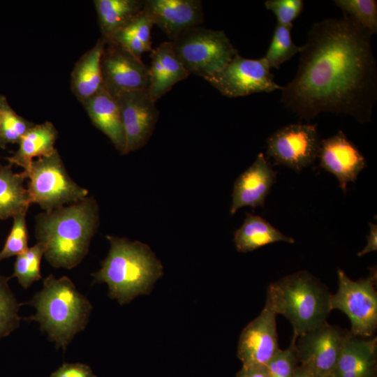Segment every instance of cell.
<instances>
[{"label": "cell", "instance_id": "cell-1", "mask_svg": "<svg viewBox=\"0 0 377 377\" xmlns=\"http://www.w3.org/2000/svg\"><path fill=\"white\" fill-rule=\"evenodd\" d=\"M373 35L344 14L313 24L296 75L281 89V103L307 120L332 112L371 121L377 100Z\"/></svg>", "mask_w": 377, "mask_h": 377}, {"label": "cell", "instance_id": "cell-2", "mask_svg": "<svg viewBox=\"0 0 377 377\" xmlns=\"http://www.w3.org/2000/svg\"><path fill=\"white\" fill-rule=\"evenodd\" d=\"M35 236L45 246L44 257L55 268L71 269L87 256L100 221L92 196L35 217Z\"/></svg>", "mask_w": 377, "mask_h": 377}, {"label": "cell", "instance_id": "cell-3", "mask_svg": "<svg viewBox=\"0 0 377 377\" xmlns=\"http://www.w3.org/2000/svg\"><path fill=\"white\" fill-rule=\"evenodd\" d=\"M106 237L109 252L101 267L91 274L93 283H105L109 297L120 304L148 294L163 274L160 260L144 243L111 235Z\"/></svg>", "mask_w": 377, "mask_h": 377}, {"label": "cell", "instance_id": "cell-4", "mask_svg": "<svg viewBox=\"0 0 377 377\" xmlns=\"http://www.w3.org/2000/svg\"><path fill=\"white\" fill-rule=\"evenodd\" d=\"M24 304L34 306L36 313L23 319L38 323L41 332L57 348L63 350L85 329L92 309L89 300L69 277L54 274L44 279L42 289Z\"/></svg>", "mask_w": 377, "mask_h": 377}, {"label": "cell", "instance_id": "cell-5", "mask_svg": "<svg viewBox=\"0 0 377 377\" xmlns=\"http://www.w3.org/2000/svg\"><path fill=\"white\" fill-rule=\"evenodd\" d=\"M327 287L308 271H299L272 283L265 305L291 323L299 337L327 322L332 311Z\"/></svg>", "mask_w": 377, "mask_h": 377}, {"label": "cell", "instance_id": "cell-6", "mask_svg": "<svg viewBox=\"0 0 377 377\" xmlns=\"http://www.w3.org/2000/svg\"><path fill=\"white\" fill-rule=\"evenodd\" d=\"M189 73L206 79L221 71L239 53L222 30L197 26L171 41Z\"/></svg>", "mask_w": 377, "mask_h": 377}, {"label": "cell", "instance_id": "cell-7", "mask_svg": "<svg viewBox=\"0 0 377 377\" xmlns=\"http://www.w3.org/2000/svg\"><path fill=\"white\" fill-rule=\"evenodd\" d=\"M26 175L31 204L36 203L44 211L76 202L89 193L68 174L57 149L50 156L34 160Z\"/></svg>", "mask_w": 377, "mask_h": 377}, {"label": "cell", "instance_id": "cell-8", "mask_svg": "<svg viewBox=\"0 0 377 377\" xmlns=\"http://www.w3.org/2000/svg\"><path fill=\"white\" fill-rule=\"evenodd\" d=\"M369 270L366 278L353 281L338 268V290L330 297L332 311H343L350 321V332L363 338L371 337L377 328L376 267Z\"/></svg>", "mask_w": 377, "mask_h": 377}, {"label": "cell", "instance_id": "cell-9", "mask_svg": "<svg viewBox=\"0 0 377 377\" xmlns=\"http://www.w3.org/2000/svg\"><path fill=\"white\" fill-rule=\"evenodd\" d=\"M270 69L263 57L247 59L237 53L221 71L205 80L230 98L281 90Z\"/></svg>", "mask_w": 377, "mask_h": 377}, {"label": "cell", "instance_id": "cell-10", "mask_svg": "<svg viewBox=\"0 0 377 377\" xmlns=\"http://www.w3.org/2000/svg\"><path fill=\"white\" fill-rule=\"evenodd\" d=\"M320 142L316 124H291L267 138L266 153L276 165L300 172L318 158Z\"/></svg>", "mask_w": 377, "mask_h": 377}, {"label": "cell", "instance_id": "cell-11", "mask_svg": "<svg viewBox=\"0 0 377 377\" xmlns=\"http://www.w3.org/2000/svg\"><path fill=\"white\" fill-rule=\"evenodd\" d=\"M349 330L327 322L297 337L299 364L317 377H332Z\"/></svg>", "mask_w": 377, "mask_h": 377}, {"label": "cell", "instance_id": "cell-12", "mask_svg": "<svg viewBox=\"0 0 377 377\" xmlns=\"http://www.w3.org/2000/svg\"><path fill=\"white\" fill-rule=\"evenodd\" d=\"M120 110L127 154L146 145L156 127L159 111L146 90L122 91L114 96Z\"/></svg>", "mask_w": 377, "mask_h": 377}, {"label": "cell", "instance_id": "cell-13", "mask_svg": "<svg viewBox=\"0 0 377 377\" xmlns=\"http://www.w3.org/2000/svg\"><path fill=\"white\" fill-rule=\"evenodd\" d=\"M101 71L103 87L114 96L122 91H148L149 67L114 43L106 42Z\"/></svg>", "mask_w": 377, "mask_h": 377}, {"label": "cell", "instance_id": "cell-14", "mask_svg": "<svg viewBox=\"0 0 377 377\" xmlns=\"http://www.w3.org/2000/svg\"><path fill=\"white\" fill-rule=\"evenodd\" d=\"M276 317L265 305L260 313L244 328L237 347L242 367L266 366L280 350Z\"/></svg>", "mask_w": 377, "mask_h": 377}, {"label": "cell", "instance_id": "cell-15", "mask_svg": "<svg viewBox=\"0 0 377 377\" xmlns=\"http://www.w3.org/2000/svg\"><path fill=\"white\" fill-rule=\"evenodd\" d=\"M318 158L320 167L337 177L344 193L367 166L364 156L342 131L321 139Z\"/></svg>", "mask_w": 377, "mask_h": 377}, {"label": "cell", "instance_id": "cell-16", "mask_svg": "<svg viewBox=\"0 0 377 377\" xmlns=\"http://www.w3.org/2000/svg\"><path fill=\"white\" fill-rule=\"evenodd\" d=\"M145 10L170 39L175 40L182 33L203 22L201 1L147 0Z\"/></svg>", "mask_w": 377, "mask_h": 377}, {"label": "cell", "instance_id": "cell-17", "mask_svg": "<svg viewBox=\"0 0 377 377\" xmlns=\"http://www.w3.org/2000/svg\"><path fill=\"white\" fill-rule=\"evenodd\" d=\"M276 180V173L264 154L259 153L252 165L235 181L230 214H235L243 207H263Z\"/></svg>", "mask_w": 377, "mask_h": 377}, {"label": "cell", "instance_id": "cell-18", "mask_svg": "<svg viewBox=\"0 0 377 377\" xmlns=\"http://www.w3.org/2000/svg\"><path fill=\"white\" fill-rule=\"evenodd\" d=\"M332 377H377V337L349 330Z\"/></svg>", "mask_w": 377, "mask_h": 377}, {"label": "cell", "instance_id": "cell-19", "mask_svg": "<svg viewBox=\"0 0 377 377\" xmlns=\"http://www.w3.org/2000/svg\"><path fill=\"white\" fill-rule=\"evenodd\" d=\"M150 53L148 92L156 101L190 74L176 54L171 41L161 43Z\"/></svg>", "mask_w": 377, "mask_h": 377}, {"label": "cell", "instance_id": "cell-20", "mask_svg": "<svg viewBox=\"0 0 377 377\" xmlns=\"http://www.w3.org/2000/svg\"><path fill=\"white\" fill-rule=\"evenodd\" d=\"M93 124L124 154L125 135L116 98L103 87L82 103Z\"/></svg>", "mask_w": 377, "mask_h": 377}, {"label": "cell", "instance_id": "cell-21", "mask_svg": "<svg viewBox=\"0 0 377 377\" xmlns=\"http://www.w3.org/2000/svg\"><path fill=\"white\" fill-rule=\"evenodd\" d=\"M106 41L100 38L75 63L71 75V89L82 103L103 87L101 57Z\"/></svg>", "mask_w": 377, "mask_h": 377}, {"label": "cell", "instance_id": "cell-22", "mask_svg": "<svg viewBox=\"0 0 377 377\" xmlns=\"http://www.w3.org/2000/svg\"><path fill=\"white\" fill-rule=\"evenodd\" d=\"M57 137L58 131L52 122L34 124L19 142L17 150L6 159L11 165L22 168L27 174L34 158L50 156L57 150Z\"/></svg>", "mask_w": 377, "mask_h": 377}, {"label": "cell", "instance_id": "cell-23", "mask_svg": "<svg viewBox=\"0 0 377 377\" xmlns=\"http://www.w3.org/2000/svg\"><path fill=\"white\" fill-rule=\"evenodd\" d=\"M26 173L15 172L12 165L0 166V220L27 214L30 205V196L24 181Z\"/></svg>", "mask_w": 377, "mask_h": 377}, {"label": "cell", "instance_id": "cell-24", "mask_svg": "<svg viewBox=\"0 0 377 377\" xmlns=\"http://www.w3.org/2000/svg\"><path fill=\"white\" fill-rule=\"evenodd\" d=\"M233 242L239 252L247 253L277 242L295 243L263 218L246 213L242 225L235 232Z\"/></svg>", "mask_w": 377, "mask_h": 377}, {"label": "cell", "instance_id": "cell-25", "mask_svg": "<svg viewBox=\"0 0 377 377\" xmlns=\"http://www.w3.org/2000/svg\"><path fill=\"white\" fill-rule=\"evenodd\" d=\"M99 28L103 38L109 42L113 36L145 7L142 0H94Z\"/></svg>", "mask_w": 377, "mask_h": 377}, {"label": "cell", "instance_id": "cell-26", "mask_svg": "<svg viewBox=\"0 0 377 377\" xmlns=\"http://www.w3.org/2000/svg\"><path fill=\"white\" fill-rule=\"evenodd\" d=\"M153 21L144 9L119 29L109 42L114 43L135 57L152 50L151 30Z\"/></svg>", "mask_w": 377, "mask_h": 377}, {"label": "cell", "instance_id": "cell-27", "mask_svg": "<svg viewBox=\"0 0 377 377\" xmlns=\"http://www.w3.org/2000/svg\"><path fill=\"white\" fill-rule=\"evenodd\" d=\"M45 246L37 242L22 254L17 256L14 263L13 273L10 276L16 278L20 285L24 289L30 287L35 281L40 280V263L44 256Z\"/></svg>", "mask_w": 377, "mask_h": 377}, {"label": "cell", "instance_id": "cell-28", "mask_svg": "<svg viewBox=\"0 0 377 377\" xmlns=\"http://www.w3.org/2000/svg\"><path fill=\"white\" fill-rule=\"evenodd\" d=\"M292 27L276 24L269 46L263 57L270 68L279 69L284 62L302 50V46L295 45L292 40Z\"/></svg>", "mask_w": 377, "mask_h": 377}, {"label": "cell", "instance_id": "cell-29", "mask_svg": "<svg viewBox=\"0 0 377 377\" xmlns=\"http://www.w3.org/2000/svg\"><path fill=\"white\" fill-rule=\"evenodd\" d=\"M10 277L0 274V340L20 327L19 310L22 303L17 302L8 281Z\"/></svg>", "mask_w": 377, "mask_h": 377}, {"label": "cell", "instance_id": "cell-30", "mask_svg": "<svg viewBox=\"0 0 377 377\" xmlns=\"http://www.w3.org/2000/svg\"><path fill=\"white\" fill-rule=\"evenodd\" d=\"M34 124L19 115L4 98L0 114V147L19 143Z\"/></svg>", "mask_w": 377, "mask_h": 377}, {"label": "cell", "instance_id": "cell-31", "mask_svg": "<svg viewBox=\"0 0 377 377\" xmlns=\"http://www.w3.org/2000/svg\"><path fill=\"white\" fill-rule=\"evenodd\" d=\"M334 4L373 34L377 32L376 0H335Z\"/></svg>", "mask_w": 377, "mask_h": 377}, {"label": "cell", "instance_id": "cell-32", "mask_svg": "<svg viewBox=\"0 0 377 377\" xmlns=\"http://www.w3.org/2000/svg\"><path fill=\"white\" fill-rule=\"evenodd\" d=\"M26 214H20L13 217L11 230L3 249L0 250V261L22 254L29 249Z\"/></svg>", "mask_w": 377, "mask_h": 377}, {"label": "cell", "instance_id": "cell-33", "mask_svg": "<svg viewBox=\"0 0 377 377\" xmlns=\"http://www.w3.org/2000/svg\"><path fill=\"white\" fill-rule=\"evenodd\" d=\"M297 337L293 334L290 346L280 349L266 365L270 377H293L299 361L295 350Z\"/></svg>", "mask_w": 377, "mask_h": 377}, {"label": "cell", "instance_id": "cell-34", "mask_svg": "<svg viewBox=\"0 0 377 377\" xmlns=\"http://www.w3.org/2000/svg\"><path fill=\"white\" fill-rule=\"evenodd\" d=\"M302 0H267L265 6L276 16L277 24L293 27V22L302 13L304 8Z\"/></svg>", "mask_w": 377, "mask_h": 377}, {"label": "cell", "instance_id": "cell-35", "mask_svg": "<svg viewBox=\"0 0 377 377\" xmlns=\"http://www.w3.org/2000/svg\"><path fill=\"white\" fill-rule=\"evenodd\" d=\"M50 377H97L91 367L82 363H64Z\"/></svg>", "mask_w": 377, "mask_h": 377}, {"label": "cell", "instance_id": "cell-36", "mask_svg": "<svg viewBox=\"0 0 377 377\" xmlns=\"http://www.w3.org/2000/svg\"><path fill=\"white\" fill-rule=\"evenodd\" d=\"M369 233L367 235V242L364 248L358 253V256H362L367 253L377 250V226L369 222Z\"/></svg>", "mask_w": 377, "mask_h": 377}, {"label": "cell", "instance_id": "cell-37", "mask_svg": "<svg viewBox=\"0 0 377 377\" xmlns=\"http://www.w3.org/2000/svg\"><path fill=\"white\" fill-rule=\"evenodd\" d=\"M236 377H270L266 366L242 367Z\"/></svg>", "mask_w": 377, "mask_h": 377}, {"label": "cell", "instance_id": "cell-38", "mask_svg": "<svg viewBox=\"0 0 377 377\" xmlns=\"http://www.w3.org/2000/svg\"><path fill=\"white\" fill-rule=\"evenodd\" d=\"M293 377H317V376L306 367L299 364L295 369Z\"/></svg>", "mask_w": 377, "mask_h": 377}, {"label": "cell", "instance_id": "cell-39", "mask_svg": "<svg viewBox=\"0 0 377 377\" xmlns=\"http://www.w3.org/2000/svg\"><path fill=\"white\" fill-rule=\"evenodd\" d=\"M6 97L4 96L0 95V114H1V110L2 108L3 101Z\"/></svg>", "mask_w": 377, "mask_h": 377}, {"label": "cell", "instance_id": "cell-40", "mask_svg": "<svg viewBox=\"0 0 377 377\" xmlns=\"http://www.w3.org/2000/svg\"><path fill=\"white\" fill-rule=\"evenodd\" d=\"M1 165V164L0 163V166Z\"/></svg>", "mask_w": 377, "mask_h": 377}]
</instances>
